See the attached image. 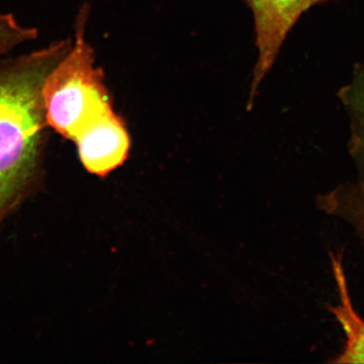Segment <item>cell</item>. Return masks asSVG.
I'll list each match as a JSON object with an SVG mask.
<instances>
[{"label":"cell","instance_id":"obj_1","mask_svg":"<svg viewBox=\"0 0 364 364\" xmlns=\"http://www.w3.org/2000/svg\"><path fill=\"white\" fill-rule=\"evenodd\" d=\"M87 11L81 9L70 50L43 86L48 127L73 142L91 124L116 112L104 71L95 65V51L85 39Z\"/></svg>","mask_w":364,"mask_h":364},{"label":"cell","instance_id":"obj_2","mask_svg":"<svg viewBox=\"0 0 364 364\" xmlns=\"http://www.w3.org/2000/svg\"><path fill=\"white\" fill-rule=\"evenodd\" d=\"M253 14L257 61L253 70L249 107L263 79L272 70L287 36L299 18L313 7L334 0H242Z\"/></svg>","mask_w":364,"mask_h":364},{"label":"cell","instance_id":"obj_3","mask_svg":"<svg viewBox=\"0 0 364 364\" xmlns=\"http://www.w3.org/2000/svg\"><path fill=\"white\" fill-rule=\"evenodd\" d=\"M79 158L87 171L104 177L129 158L131 138L123 117L112 112L91 124L74 140Z\"/></svg>","mask_w":364,"mask_h":364},{"label":"cell","instance_id":"obj_4","mask_svg":"<svg viewBox=\"0 0 364 364\" xmlns=\"http://www.w3.org/2000/svg\"><path fill=\"white\" fill-rule=\"evenodd\" d=\"M330 261L338 303L329 306V311L343 330L345 341L342 351L333 363H364V318L352 304L346 273L341 253H330Z\"/></svg>","mask_w":364,"mask_h":364},{"label":"cell","instance_id":"obj_5","mask_svg":"<svg viewBox=\"0 0 364 364\" xmlns=\"http://www.w3.org/2000/svg\"><path fill=\"white\" fill-rule=\"evenodd\" d=\"M337 97L348 117L349 151L364 174V61L355 64L348 82L340 87Z\"/></svg>","mask_w":364,"mask_h":364},{"label":"cell","instance_id":"obj_6","mask_svg":"<svg viewBox=\"0 0 364 364\" xmlns=\"http://www.w3.org/2000/svg\"><path fill=\"white\" fill-rule=\"evenodd\" d=\"M318 205L326 214L346 222L364 246V182L337 186L321 196Z\"/></svg>","mask_w":364,"mask_h":364},{"label":"cell","instance_id":"obj_7","mask_svg":"<svg viewBox=\"0 0 364 364\" xmlns=\"http://www.w3.org/2000/svg\"><path fill=\"white\" fill-rule=\"evenodd\" d=\"M39 31L21 23L11 14H0V58L14 48L37 39Z\"/></svg>","mask_w":364,"mask_h":364}]
</instances>
